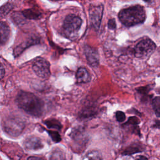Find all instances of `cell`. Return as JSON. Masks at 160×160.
I'll use <instances>...</instances> for the list:
<instances>
[{
	"instance_id": "cell-1",
	"label": "cell",
	"mask_w": 160,
	"mask_h": 160,
	"mask_svg": "<svg viewBox=\"0 0 160 160\" xmlns=\"http://www.w3.org/2000/svg\"><path fill=\"white\" fill-rule=\"evenodd\" d=\"M18 106L29 115L41 116L44 112L43 101L31 92L21 91L16 98Z\"/></svg>"
},
{
	"instance_id": "cell-2",
	"label": "cell",
	"mask_w": 160,
	"mask_h": 160,
	"mask_svg": "<svg viewBox=\"0 0 160 160\" xmlns=\"http://www.w3.org/2000/svg\"><path fill=\"white\" fill-rule=\"evenodd\" d=\"M119 19L124 26L131 27L142 23L146 19V12L143 7L134 6L121 10Z\"/></svg>"
},
{
	"instance_id": "cell-14",
	"label": "cell",
	"mask_w": 160,
	"mask_h": 160,
	"mask_svg": "<svg viewBox=\"0 0 160 160\" xmlns=\"http://www.w3.org/2000/svg\"><path fill=\"white\" fill-rule=\"evenodd\" d=\"M142 150V148L140 145L138 144H133L128 147L126 150H124V152L122 153L124 155L126 156H129L131 154H133L134 153L141 152Z\"/></svg>"
},
{
	"instance_id": "cell-10",
	"label": "cell",
	"mask_w": 160,
	"mask_h": 160,
	"mask_svg": "<svg viewBox=\"0 0 160 160\" xmlns=\"http://www.w3.org/2000/svg\"><path fill=\"white\" fill-rule=\"evenodd\" d=\"M76 79L79 83H86L90 81L91 76L84 68H79L76 72Z\"/></svg>"
},
{
	"instance_id": "cell-13",
	"label": "cell",
	"mask_w": 160,
	"mask_h": 160,
	"mask_svg": "<svg viewBox=\"0 0 160 160\" xmlns=\"http://www.w3.org/2000/svg\"><path fill=\"white\" fill-rule=\"evenodd\" d=\"M44 123L49 129H53L56 130H60L61 129V124L60 122L55 119H50L45 121Z\"/></svg>"
},
{
	"instance_id": "cell-7",
	"label": "cell",
	"mask_w": 160,
	"mask_h": 160,
	"mask_svg": "<svg viewBox=\"0 0 160 160\" xmlns=\"http://www.w3.org/2000/svg\"><path fill=\"white\" fill-rule=\"evenodd\" d=\"M103 12V6H91L89 8V18L93 28L98 30L101 24Z\"/></svg>"
},
{
	"instance_id": "cell-11",
	"label": "cell",
	"mask_w": 160,
	"mask_h": 160,
	"mask_svg": "<svg viewBox=\"0 0 160 160\" xmlns=\"http://www.w3.org/2000/svg\"><path fill=\"white\" fill-rule=\"evenodd\" d=\"M10 29L8 25L4 22H1L0 25V32H1V45L3 46L8 41L10 36Z\"/></svg>"
},
{
	"instance_id": "cell-28",
	"label": "cell",
	"mask_w": 160,
	"mask_h": 160,
	"mask_svg": "<svg viewBox=\"0 0 160 160\" xmlns=\"http://www.w3.org/2000/svg\"><path fill=\"white\" fill-rule=\"evenodd\" d=\"M53 1H58V0H53Z\"/></svg>"
},
{
	"instance_id": "cell-5",
	"label": "cell",
	"mask_w": 160,
	"mask_h": 160,
	"mask_svg": "<svg viewBox=\"0 0 160 160\" xmlns=\"http://www.w3.org/2000/svg\"><path fill=\"white\" fill-rule=\"evenodd\" d=\"M32 69L36 74L42 79H47L50 74V64L42 58H36L32 64Z\"/></svg>"
},
{
	"instance_id": "cell-16",
	"label": "cell",
	"mask_w": 160,
	"mask_h": 160,
	"mask_svg": "<svg viewBox=\"0 0 160 160\" xmlns=\"http://www.w3.org/2000/svg\"><path fill=\"white\" fill-rule=\"evenodd\" d=\"M48 132L54 142H58L61 141V138L59 134L58 133V132H57L56 131H52V130H48Z\"/></svg>"
},
{
	"instance_id": "cell-22",
	"label": "cell",
	"mask_w": 160,
	"mask_h": 160,
	"mask_svg": "<svg viewBox=\"0 0 160 160\" xmlns=\"http://www.w3.org/2000/svg\"><path fill=\"white\" fill-rule=\"evenodd\" d=\"M108 26L109 28V29L114 30L116 29V22L115 20L114 19H111L109 20L108 23Z\"/></svg>"
},
{
	"instance_id": "cell-4",
	"label": "cell",
	"mask_w": 160,
	"mask_h": 160,
	"mask_svg": "<svg viewBox=\"0 0 160 160\" xmlns=\"http://www.w3.org/2000/svg\"><path fill=\"white\" fill-rule=\"evenodd\" d=\"M155 43L150 39L146 38L140 41L134 48V55L136 58L144 59L150 56L156 49Z\"/></svg>"
},
{
	"instance_id": "cell-12",
	"label": "cell",
	"mask_w": 160,
	"mask_h": 160,
	"mask_svg": "<svg viewBox=\"0 0 160 160\" xmlns=\"http://www.w3.org/2000/svg\"><path fill=\"white\" fill-rule=\"evenodd\" d=\"M37 40L36 39H31L30 40H29L28 41H26L24 42V43L21 44V45L18 46V47H16L15 49H14V56H17L18 55H19L26 48H28V46H31V44H36V41Z\"/></svg>"
},
{
	"instance_id": "cell-8",
	"label": "cell",
	"mask_w": 160,
	"mask_h": 160,
	"mask_svg": "<svg viewBox=\"0 0 160 160\" xmlns=\"http://www.w3.org/2000/svg\"><path fill=\"white\" fill-rule=\"evenodd\" d=\"M84 54L88 62L91 66H97L99 63V56L98 51L89 46H84Z\"/></svg>"
},
{
	"instance_id": "cell-23",
	"label": "cell",
	"mask_w": 160,
	"mask_h": 160,
	"mask_svg": "<svg viewBox=\"0 0 160 160\" xmlns=\"http://www.w3.org/2000/svg\"><path fill=\"white\" fill-rule=\"evenodd\" d=\"M4 72H5V70L4 69V67L2 66V64L1 65V79H2L4 76Z\"/></svg>"
},
{
	"instance_id": "cell-3",
	"label": "cell",
	"mask_w": 160,
	"mask_h": 160,
	"mask_svg": "<svg viewBox=\"0 0 160 160\" xmlns=\"http://www.w3.org/2000/svg\"><path fill=\"white\" fill-rule=\"evenodd\" d=\"M82 24L81 19L75 14L68 15L62 24V32L68 39H74Z\"/></svg>"
},
{
	"instance_id": "cell-25",
	"label": "cell",
	"mask_w": 160,
	"mask_h": 160,
	"mask_svg": "<svg viewBox=\"0 0 160 160\" xmlns=\"http://www.w3.org/2000/svg\"><path fill=\"white\" fill-rule=\"evenodd\" d=\"M28 159H42V158L39 157H29Z\"/></svg>"
},
{
	"instance_id": "cell-27",
	"label": "cell",
	"mask_w": 160,
	"mask_h": 160,
	"mask_svg": "<svg viewBox=\"0 0 160 160\" xmlns=\"http://www.w3.org/2000/svg\"><path fill=\"white\" fill-rule=\"evenodd\" d=\"M144 1H145V2H148V1H149V0H143Z\"/></svg>"
},
{
	"instance_id": "cell-19",
	"label": "cell",
	"mask_w": 160,
	"mask_h": 160,
	"mask_svg": "<svg viewBox=\"0 0 160 160\" xmlns=\"http://www.w3.org/2000/svg\"><path fill=\"white\" fill-rule=\"evenodd\" d=\"M87 158L90 159H101L99 152L97 151H92L87 154Z\"/></svg>"
},
{
	"instance_id": "cell-17",
	"label": "cell",
	"mask_w": 160,
	"mask_h": 160,
	"mask_svg": "<svg viewBox=\"0 0 160 160\" xmlns=\"http://www.w3.org/2000/svg\"><path fill=\"white\" fill-rule=\"evenodd\" d=\"M140 122L139 119L136 116H132L130 117L128 119V121L124 124V126H137Z\"/></svg>"
},
{
	"instance_id": "cell-21",
	"label": "cell",
	"mask_w": 160,
	"mask_h": 160,
	"mask_svg": "<svg viewBox=\"0 0 160 160\" xmlns=\"http://www.w3.org/2000/svg\"><path fill=\"white\" fill-rule=\"evenodd\" d=\"M116 118L119 122H123L126 119L125 114L122 111H117L116 112Z\"/></svg>"
},
{
	"instance_id": "cell-15",
	"label": "cell",
	"mask_w": 160,
	"mask_h": 160,
	"mask_svg": "<svg viewBox=\"0 0 160 160\" xmlns=\"http://www.w3.org/2000/svg\"><path fill=\"white\" fill-rule=\"evenodd\" d=\"M152 108L157 116L160 118V96L154 98L152 99Z\"/></svg>"
},
{
	"instance_id": "cell-6",
	"label": "cell",
	"mask_w": 160,
	"mask_h": 160,
	"mask_svg": "<svg viewBox=\"0 0 160 160\" xmlns=\"http://www.w3.org/2000/svg\"><path fill=\"white\" fill-rule=\"evenodd\" d=\"M4 129L6 132L12 136H18L22 132L24 123L19 119L9 118L4 123Z\"/></svg>"
},
{
	"instance_id": "cell-20",
	"label": "cell",
	"mask_w": 160,
	"mask_h": 160,
	"mask_svg": "<svg viewBox=\"0 0 160 160\" xmlns=\"http://www.w3.org/2000/svg\"><path fill=\"white\" fill-rule=\"evenodd\" d=\"M150 88L149 86L145 87H141L137 89V91L141 94L142 96H147L148 95V92L150 91Z\"/></svg>"
},
{
	"instance_id": "cell-9",
	"label": "cell",
	"mask_w": 160,
	"mask_h": 160,
	"mask_svg": "<svg viewBox=\"0 0 160 160\" xmlns=\"http://www.w3.org/2000/svg\"><path fill=\"white\" fill-rule=\"evenodd\" d=\"M24 146L28 150H38L43 148V144L41 139L36 136H31L24 139Z\"/></svg>"
},
{
	"instance_id": "cell-24",
	"label": "cell",
	"mask_w": 160,
	"mask_h": 160,
	"mask_svg": "<svg viewBox=\"0 0 160 160\" xmlns=\"http://www.w3.org/2000/svg\"><path fill=\"white\" fill-rule=\"evenodd\" d=\"M154 127L157 128L158 129H160V121H157L155 123V124L154 125Z\"/></svg>"
},
{
	"instance_id": "cell-18",
	"label": "cell",
	"mask_w": 160,
	"mask_h": 160,
	"mask_svg": "<svg viewBox=\"0 0 160 160\" xmlns=\"http://www.w3.org/2000/svg\"><path fill=\"white\" fill-rule=\"evenodd\" d=\"M12 8V5L11 4H6V5L3 6L1 8V16H3L4 15H6Z\"/></svg>"
},
{
	"instance_id": "cell-26",
	"label": "cell",
	"mask_w": 160,
	"mask_h": 160,
	"mask_svg": "<svg viewBox=\"0 0 160 160\" xmlns=\"http://www.w3.org/2000/svg\"><path fill=\"white\" fill-rule=\"evenodd\" d=\"M138 159H147V158H146V157H144V156H141V157H139V158H138Z\"/></svg>"
}]
</instances>
